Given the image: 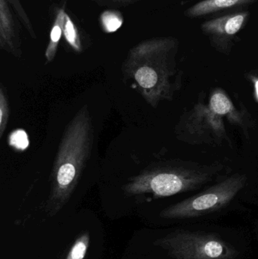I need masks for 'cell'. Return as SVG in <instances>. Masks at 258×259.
<instances>
[{
	"instance_id": "obj_2",
	"label": "cell",
	"mask_w": 258,
	"mask_h": 259,
	"mask_svg": "<svg viewBox=\"0 0 258 259\" xmlns=\"http://www.w3.org/2000/svg\"><path fill=\"white\" fill-rule=\"evenodd\" d=\"M177 45V39L173 37L146 39L130 49L123 64L124 77L134 80L145 101L152 107L172 98Z\"/></svg>"
},
{
	"instance_id": "obj_9",
	"label": "cell",
	"mask_w": 258,
	"mask_h": 259,
	"mask_svg": "<svg viewBox=\"0 0 258 259\" xmlns=\"http://www.w3.org/2000/svg\"><path fill=\"white\" fill-rule=\"evenodd\" d=\"M209 109L222 118H228L232 124L242 126V116L235 108L230 99L222 90H217L212 94L209 105Z\"/></svg>"
},
{
	"instance_id": "obj_5",
	"label": "cell",
	"mask_w": 258,
	"mask_h": 259,
	"mask_svg": "<svg viewBox=\"0 0 258 259\" xmlns=\"http://www.w3.org/2000/svg\"><path fill=\"white\" fill-rule=\"evenodd\" d=\"M245 175H235L210 188L165 208L160 216L165 219L199 217L228 205L246 185Z\"/></svg>"
},
{
	"instance_id": "obj_14",
	"label": "cell",
	"mask_w": 258,
	"mask_h": 259,
	"mask_svg": "<svg viewBox=\"0 0 258 259\" xmlns=\"http://www.w3.org/2000/svg\"><path fill=\"white\" fill-rule=\"evenodd\" d=\"M7 2L9 6L13 9L14 12L16 14L21 24L24 26L26 30L28 32L29 34H30L33 39H36V33H35L34 30H33L31 21H30L28 15L26 13L25 10H24V8H23L20 0H7Z\"/></svg>"
},
{
	"instance_id": "obj_11",
	"label": "cell",
	"mask_w": 258,
	"mask_h": 259,
	"mask_svg": "<svg viewBox=\"0 0 258 259\" xmlns=\"http://www.w3.org/2000/svg\"><path fill=\"white\" fill-rule=\"evenodd\" d=\"M62 27H63L64 36H65V40L67 41L68 45L76 53H81L83 48L78 28L65 11L63 14Z\"/></svg>"
},
{
	"instance_id": "obj_6",
	"label": "cell",
	"mask_w": 258,
	"mask_h": 259,
	"mask_svg": "<svg viewBox=\"0 0 258 259\" xmlns=\"http://www.w3.org/2000/svg\"><path fill=\"white\" fill-rule=\"evenodd\" d=\"M248 16V11H239L212 18L202 23L201 31L209 36L217 49L227 52L237 33L243 28Z\"/></svg>"
},
{
	"instance_id": "obj_10",
	"label": "cell",
	"mask_w": 258,
	"mask_h": 259,
	"mask_svg": "<svg viewBox=\"0 0 258 259\" xmlns=\"http://www.w3.org/2000/svg\"><path fill=\"white\" fill-rule=\"evenodd\" d=\"M64 12H65L64 9H60L58 11L54 24H53L51 31H50L49 41H48V47H47L45 53V59L48 63L51 62L56 57L58 46H59L62 35L63 34L62 21H63Z\"/></svg>"
},
{
	"instance_id": "obj_18",
	"label": "cell",
	"mask_w": 258,
	"mask_h": 259,
	"mask_svg": "<svg viewBox=\"0 0 258 259\" xmlns=\"http://www.w3.org/2000/svg\"><path fill=\"white\" fill-rule=\"evenodd\" d=\"M251 78H252V81L254 85V91H255L256 98H257L258 100V77L253 76V77H251Z\"/></svg>"
},
{
	"instance_id": "obj_1",
	"label": "cell",
	"mask_w": 258,
	"mask_h": 259,
	"mask_svg": "<svg viewBox=\"0 0 258 259\" xmlns=\"http://www.w3.org/2000/svg\"><path fill=\"white\" fill-rule=\"evenodd\" d=\"M93 140L92 118L84 106L67 126L55 158L45 205L50 216L56 215L71 199L89 159Z\"/></svg>"
},
{
	"instance_id": "obj_12",
	"label": "cell",
	"mask_w": 258,
	"mask_h": 259,
	"mask_svg": "<svg viewBox=\"0 0 258 259\" xmlns=\"http://www.w3.org/2000/svg\"><path fill=\"white\" fill-rule=\"evenodd\" d=\"M90 242L89 233L83 232L74 240L65 259H84Z\"/></svg>"
},
{
	"instance_id": "obj_17",
	"label": "cell",
	"mask_w": 258,
	"mask_h": 259,
	"mask_svg": "<svg viewBox=\"0 0 258 259\" xmlns=\"http://www.w3.org/2000/svg\"><path fill=\"white\" fill-rule=\"evenodd\" d=\"M101 6H111V7H123L134 4L140 0H94Z\"/></svg>"
},
{
	"instance_id": "obj_4",
	"label": "cell",
	"mask_w": 258,
	"mask_h": 259,
	"mask_svg": "<svg viewBox=\"0 0 258 259\" xmlns=\"http://www.w3.org/2000/svg\"><path fill=\"white\" fill-rule=\"evenodd\" d=\"M153 244L174 259H235L236 248L213 234L177 231L157 239Z\"/></svg>"
},
{
	"instance_id": "obj_8",
	"label": "cell",
	"mask_w": 258,
	"mask_h": 259,
	"mask_svg": "<svg viewBox=\"0 0 258 259\" xmlns=\"http://www.w3.org/2000/svg\"><path fill=\"white\" fill-rule=\"evenodd\" d=\"M257 0H201L185 12L191 18H198L227 9H234L251 4Z\"/></svg>"
},
{
	"instance_id": "obj_13",
	"label": "cell",
	"mask_w": 258,
	"mask_h": 259,
	"mask_svg": "<svg viewBox=\"0 0 258 259\" xmlns=\"http://www.w3.org/2000/svg\"><path fill=\"white\" fill-rule=\"evenodd\" d=\"M100 22L104 31L112 33L122 25V15L118 11H106L100 17Z\"/></svg>"
},
{
	"instance_id": "obj_16",
	"label": "cell",
	"mask_w": 258,
	"mask_h": 259,
	"mask_svg": "<svg viewBox=\"0 0 258 259\" xmlns=\"http://www.w3.org/2000/svg\"><path fill=\"white\" fill-rule=\"evenodd\" d=\"M9 143L12 147L17 150H25L30 144L27 132L22 129L15 130L9 136Z\"/></svg>"
},
{
	"instance_id": "obj_3",
	"label": "cell",
	"mask_w": 258,
	"mask_h": 259,
	"mask_svg": "<svg viewBox=\"0 0 258 259\" xmlns=\"http://www.w3.org/2000/svg\"><path fill=\"white\" fill-rule=\"evenodd\" d=\"M210 178L209 173L177 167H156L130 180L124 187L128 196L151 193L168 197L198 188Z\"/></svg>"
},
{
	"instance_id": "obj_7",
	"label": "cell",
	"mask_w": 258,
	"mask_h": 259,
	"mask_svg": "<svg viewBox=\"0 0 258 259\" xmlns=\"http://www.w3.org/2000/svg\"><path fill=\"white\" fill-rule=\"evenodd\" d=\"M0 48L17 58L22 55L19 27L7 0H0Z\"/></svg>"
},
{
	"instance_id": "obj_15",
	"label": "cell",
	"mask_w": 258,
	"mask_h": 259,
	"mask_svg": "<svg viewBox=\"0 0 258 259\" xmlns=\"http://www.w3.org/2000/svg\"><path fill=\"white\" fill-rule=\"evenodd\" d=\"M10 109H9V99L7 92L3 84L0 88V138H2L7 127L9 121Z\"/></svg>"
}]
</instances>
